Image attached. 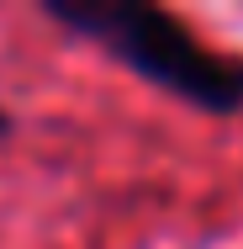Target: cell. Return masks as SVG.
I'll use <instances>...</instances> for the list:
<instances>
[{
    "label": "cell",
    "instance_id": "cell-2",
    "mask_svg": "<svg viewBox=\"0 0 243 249\" xmlns=\"http://www.w3.org/2000/svg\"><path fill=\"white\" fill-rule=\"evenodd\" d=\"M11 138H16V111L0 106V143H11Z\"/></svg>",
    "mask_w": 243,
    "mask_h": 249
},
{
    "label": "cell",
    "instance_id": "cell-1",
    "mask_svg": "<svg viewBox=\"0 0 243 249\" xmlns=\"http://www.w3.org/2000/svg\"><path fill=\"white\" fill-rule=\"evenodd\" d=\"M53 27L74 32L100 48L132 80L159 96L180 101L201 117L233 122L243 117V53L211 48L185 16L153 0H43L37 5Z\"/></svg>",
    "mask_w": 243,
    "mask_h": 249
}]
</instances>
